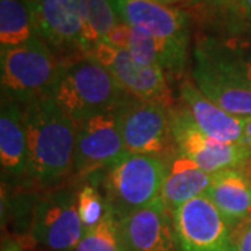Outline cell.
Returning a JSON list of instances; mask_svg holds the SVG:
<instances>
[{
    "label": "cell",
    "instance_id": "6da1fadb",
    "mask_svg": "<svg viewBox=\"0 0 251 251\" xmlns=\"http://www.w3.org/2000/svg\"><path fill=\"white\" fill-rule=\"evenodd\" d=\"M27 138V176L42 187H52L74 169L77 128L50 97L23 106Z\"/></svg>",
    "mask_w": 251,
    "mask_h": 251
},
{
    "label": "cell",
    "instance_id": "7a4b0ae2",
    "mask_svg": "<svg viewBox=\"0 0 251 251\" xmlns=\"http://www.w3.org/2000/svg\"><path fill=\"white\" fill-rule=\"evenodd\" d=\"M193 78L197 88L227 113L251 117V82L240 52L214 36L194 48Z\"/></svg>",
    "mask_w": 251,
    "mask_h": 251
},
{
    "label": "cell",
    "instance_id": "3957f363",
    "mask_svg": "<svg viewBox=\"0 0 251 251\" xmlns=\"http://www.w3.org/2000/svg\"><path fill=\"white\" fill-rule=\"evenodd\" d=\"M112 74L90 54L63 60L50 98L75 123L110 112L127 97Z\"/></svg>",
    "mask_w": 251,
    "mask_h": 251
},
{
    "label": "cell",
    "instance_id": "277c9868",
    "mask_svg": "<svg viewBox=\"0 0 251 251\" xmlns=\"http://www.w3.org/2000/svg\"><path fill=\"white\" fill-rule=\"evenodd\" d=\"M60 67L59 56L36 35L21 45L1 49V98L25 106L49 97Z\"/></svg>",
    "mask_w": 251,
    "mask_h": 251
},
{
    "label": "cell",
    "instance_id": "5b68a950",
    "mask_svg": "<svg viewBox=\"0 0 251 251\" xmlns=\"http://www.w3.org/2000/svg\"><path fill=\"white\" fill-rule=\"evenodd\" d=\"M168 159L127 152L105 173V200L117 219L151 205L161 198Z\"/></svg>",
    "mask_w": 251,
    "mask_h": 251
},
{
    "label": "cell",
    "instance_id": "8992f818",
    "mask_svg": "<svg viewBox=\"0 0 251 251\" xmlns=\"http://www.w3.org/2000/svg\"><path fill=\"white\" fill-rule=\"evenodd\" d=\"M122 21L145 29L156 39L161 69L180 74L186 69L190 42L188 14L156 0H112Z\"/></svg>",
    "mask_w": 251,
    "mask_h": 251
},
{
    "label": "cell",
    "instance_id": "52a82bcc",
    "mask_svg": "<svg viewBox=\"0 0 251 251\" xmlns=\"http://www.w3.org/2000/svg\"><path fill=\"white\" fill-rule=\"evenodd\" d=\"M126 151L169 159L176 152L171 109L127 95L115 109Z\"/></svg>",
    "mask_w": 251,
    "mask_h": 251
},
{
    "label": "cell",
    "instance_id": "ba28073f",
    "mask_svg": "<svg viewBox=\"0 0 251 251\" xmlns=\"http://www.w3.org/2000/svg\"><path fill=\"white\" fill-rule=\"evenodd\" d=\"M171 125L176 150L206 173L247 171L251 166L250 148L211 138L198 127L184 106L171 108Z\"/></svg>",
    "mask_w": 251,
    "mask_h": 251
},
{
    "label": "cell",
    "instance_id": "9c48e42d",
    "mask_svg": "<svg viewBox=\"0 0 251 251\" xmlns=\"http://www.w3.org/2000/svg\"><path fill=\"white\" fill-rule=\"evenodd\" d=\"M78 191L56 187L38 198L31 219L32 240L49 251H74L84 227L78 214Z\"/></svg>",
    "mask_w": 251,
    "mask_h": 251
},
{
    "label": "cell",
    "instance_id": "30bf717a",
    "mask_svg": "<svg viewBox=\"0 0 251 251\" xmlns=\"http://www.w3.org/2000/svg\"><path fill=\"white\" fill-rule=\"evenodd\" d=\"M177 251H236L233 229L206 196L173 211Z\"/></svg>",
    "mask_w": 251,
    "mask_h": 251
},
{
    "label": "cell",
    "instance_id": "8fae6325",
    "mask_svg": "<svg viewBox=\"0 0 251 251\" xmlns=\"http://www.w3.org/2000/svg\"><path fill=\"white\" fill-rule=\"evenodd\" d=\"M88 54L112 74L126 94L168 109L172 108V91L166 80V73L161 67L141 66L126 49L105 41L98 44Z\"/></svg>",
    "mask_w": 251,
    "mask_h": 251
},
{
    "label": "cell",
    "instance_id": "7c38bea8",
    "mask_svg": "<svg viewBox=\"0 0 251 251\" xmlns=\"http://www.w3.org/2000/svg\"><path fill=\"white\" fill-rule=\"evenodd\" d=\"M35 32L60 60L85 53L84 0H31Z\"/></svg>",
    "mask_w": 251,
    "mask_h": 251
},
{
    "label": "cell",
    "instance_id": "4fadbf2b",
    "mask_svg": "<svg viewBox=\"0 0 251 251\" xmlns=\"http://www.w3.org/2000/svg\"><path fill=\"white\" fill-rule=\"evenodd\" d=\"M126 151L115 110L103 112L78 123L74 169L80 176L108 169Z\"/></svg>",
    "mask_w": 251,
    "mask_h": 251
},
{
    "label": "cell",
    "instance_id": "5bb4252c",
    "mask_svg": "<svg viewBox=\"0 0 251 251\" xmlns=\"http://www.w3.org/2000/svg\"><path fill=\"white\" fill-rule=\"evenodd\" d=\"M122 251H177L173 211L161 198L119 219Z\"/></svg>",
    "mask_w": 251,
    "mask_h": 251
},
{
    "label": "cell",
    "instance_id": "9a60e30c",
    "mask_svg": "<svg viewBox=\"0 0 251 251\" xmlns=\"http://www.w3.org/2000/svg\"><path fill=\"white\" fill-rule=\"evenodd\" d=\"M180 97L184 102V108L206 135L221 143L244 145L246 117L227 113L211 99L206 98L198 90L197 85L190 81H184L181 84Z\"/></svg>",
    "mask_w": 251,
    "mask_h": 251
},
{
    "label": "cell",
    "instance_id": "2e32d148",
    "mask_svg": "<svg viewBox=\"0 0 251 251\" xmlns=\"http://www.w3.org/2000/svg\"><path fill=\"white\" fill-rule=\"evenodd\" d=\"M205 196L232 229L251 218V176L247 171L215 173Z\"/></svg>",
    "mask_w": 251,
    "mask_h": 251
},
{
    "label": "cell",
    "instance_id": "e0dca14e",
    "mask_svg": "<svg viewBox=\"0 0 251 251\" xmlns=\"http://www.w3.org/2000/svg\"><path fill=\"white\" fill-rule=\"evenodd\" d=\"M0 163L9 177L27 176V138L23 120V106L1 98L0 109Z\"/></svg>",
    "mask_w": 251,
    "mask_h": 251
},
{
    "label": "cell",
    "instance_id": "ac0fdd59",
    "mask_svg": "<svg viewBox=\"0 0 251 251\" xmlns=\"http://www.w3.org/2000/svg\"><path fill=\"white\" fill-rule=\"evenodd\" d=\"M212 176L179 151L168 159V171L162 187L161 200L169 209L186 204L194 198L205 196L212 183Z\"/></svg>",
    "mask_w": 251,
    "mask_h": 251
},
{
    "label": "cell",
    "instance_id": "d6986e66",
    "mask_svg": "<svg viewBox=\"0 0 251 251\" xmlns=\"http://www.w3.org/2000/svg\"><path fill=\"white\" fill-rule=\"evenodd\" d=\"M36 35L31 0H0L1 49L17 46Z\"/></svg>",
    "mask_w": 251,
    "mask_h": 251
},
{
    "label": "cell",
    "instance_id": "ffe728a7",
    "mask_svg": "<svg viewBox=\"0 0 251 251\" xmlns=\"http://www.w3.org/2000/svg\"><path fill=\"white\" fill-rule=\"evenodd\" d=\"M122 20L112 0H84V28L82 39L85 53L103 42L112 28Z\"/></svg>",
    "mask_w": 251,
    "mask_h": 251
},
{
    "label": "cell",
    "instance_id": "44dd1931",
    "mask_svg": "<svg viewBox=\"0 0 251 251\" xmlns=\"http://www.w3.org/2000/svg\"><path fill=\"white\" fill-rule=\"evenodd\" d=\"M74 251H122L119 219L109 208L108 214L95 227L84 232Z\"/></svg>",
    "mask_w": 251,
    "mask_h": 251
},
{
    "label": "cell",
    "instance_id": "7402d4cb",
    "mask_svg": "<svg viewBox=\"0 0 251 251\" xmlns=\"http://www.w3.org/2000/svg\"><path fill=\"white\" fill-rule=\"evenodd\" d=\"M202 16L206 14L225 27L251 13V0H191Z\"/></svg>",
    "mask_w": 251,
    "mask_h": 251
},
{
    "label": "cell",
    "instance_id": "603a6c76",
    "mask_svg": "<svg viewBox=\"0 0 251 251\" xmlns=\"http://www.w3.org/2000/svg\"><path fill=\"white\" fill-rule=\"evenodd\" d=\"M78 214L84 232L95 227L108 214L109 206L99 190L91 184H85L78 190Z\"/></svg>",
    "mask_w": 251,
    "mask_h": 251
},
{
    "label": "cell",
    "instance_id": "cb8c5ba5",
    "mask_svg": "<svg viewBox=\"0 0 251 251\" xmlns=\"http://www.w3.org/2000/svg\"><path fill=\"white\" fill-rule=\"evenodd\" d=\"M126 50L141 66L161 67V52L158 42L145 29L130 25V36Z\"/></svg>",
    "mask_w": 251,
    "mask_h": 251
},
{
    "label": "cell",
    "instance_id": "d4e9b609",
    "mask_svg": "<svg viewBox=\"0 0 251 251\" xmlns=\"http://www.w3.org/2000/svg\"><path fill=\"white\" fill-rule=\"evenodd\" d=\"M236 251H251V218L233 229Z\"/></svg>",
    "mask_w": 251,
    "mask_h": 251
},
{
    "label": "cell",
    "instance_id": "484cf974",
    "mask_svg": "<svg viewBox=\"0 0 251 251\" xmlns=\"http://www.w3.org/2000/svg\"><path fill=\"white\" fill-rule=\"evenodd\" d=\"M128 36H130V24H127L125 21H120L112 28V31L108 34L105 42L117 46V48L126 49L127 44H128Z\"/></svg>",
    "mask_w": 251,
    "mask_h": 251
},
{
    "label": "cell",
    "instance_id": "4316f807",
    "mask_svg": "<svg viewBox=\"0 0 251 251\" xmlns=\"http://www.w3.org/2000/svg\"><path fill=\"white\" fill-rule=\"evenodd\" d=\"M226 29L229 32H240V31H251V13L243 16L242 18L233 21L230 25H227Z\"/></svg>",
    "mask_w": 251,
    "mask_h": 251
},
{
    "label": "cell",
    "instance_id": "83f0119b",
    "mask_svg": "<svg viewBox=\"0 0 251 251\" xmlns=\"http://www.w3.org/2000/svg\"><path fill=\"white\" fill-rule=\"evenodd\" d=\"M244 145L251 150V117H246V125H244Z\"/></svg>",
    "mask_w": 251,
    "mask_h": 251
},
{
    "label": "cell",
    "instance_id": "f1b7e54d",
    "mask_svg": "<svg viewBox=\"0 0 251 251\" xmlns=\"http://www.w3.org/2000/svg\"><path fill=\"white\" fill-rule=\"evenodd\" d=\"M1 251H21V249L18 247L17 243H7L4 247H3V250Z\"/></svg>",
    "mask_w": 251,
    "mask_h": 251
},
{
    "label": "cell",
    "instance_id": "f546056e",
    "mask_svg": "<svg viewBox=\"0 0 251 251\" xmlns=\"http://www.w3.org/2000/svg\"><path fill=\"white\" fill-rule=\"evenodd\" d=\"M243 62H244V66H246V72H247V75H249V80L251 82V59H246V57H243Z\"/></svg>",
    "mask_w": 251,
    "mask_h": 251
},
{
    "label": "cell",
    "instance_id": "4dcf8cb0",
    "mask_svg": "<svg viewBox=\"0 0 251 251\" xmlns=\"http://www.w3.org/2000/svg\"><path fill=\"white\" fill-rule=\"evenodd\" d=\"M159 3H163V4H168V6H172L175 3H180V1H184V0H156Z\"/></svg>",
    "mask_w": 251,
    "mask_h": 251
}]
</instances>
